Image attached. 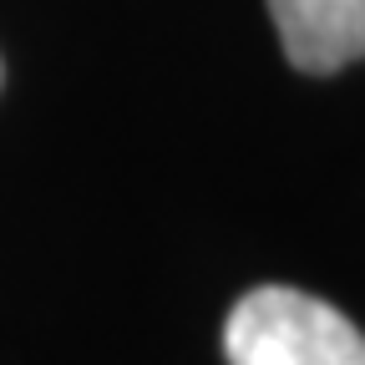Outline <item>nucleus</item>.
Returning a JSON list of instances; mask_svg holds the SVG:
<instances>
[{"label": "nucleus", "mask_w": 365, "mask_h": 365, "mask_svg": "<svg viewBox=\"0 0 365 365\" xmlns=\"http://www.w3.org/2000/svg\"><path fill=\"white\" fill-rule=\"evenodd\" d=\"M223 355L228 365H365V335L304 289L259 284L228 309Z\"/></svg>", "instance_id": "nucleus-1"}, {"label": "nucleus", "mask_w": 365, "mask_h": 365, "mask_svg": "<svg viewBox=\"0 0 365 365\" xmlns=\"http://www.w3.org/2000/svg\"><path fill=\"white\" fill-rule=\"evenodd\" d=\"M289 66L330 76L365 56V0H269Z\"/></svg>", "instance_id": "nucleus-2"}]
</instances>
